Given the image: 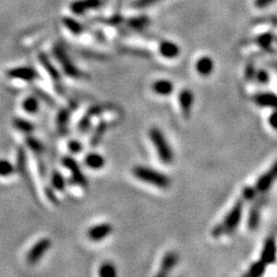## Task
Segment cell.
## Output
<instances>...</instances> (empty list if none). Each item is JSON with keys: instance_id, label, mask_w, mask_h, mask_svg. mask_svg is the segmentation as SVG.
Returning <instances> with one entry per match:
<instances>
[{"instance_id": "15", "label": "cell", "mask_w": 277, "mask_h": 277, "mask_svg": "<svg viewBox=\"0 0 277 277\" xmlns=\"http://www.w3.org/2000/svg\"><path fill=\"white\" fill-rule=\"evenodd\" d=\"M254 102L259 107L277 110V93L273 92H260L254 94Z\"/></svg>"}, {"instance_id": "8", "label": "cell", "mask_w": 277, "mask_h": 277, "mask_svg": "<svg viewBox=\"0 0 277 277\" xmlns=\"http://www.w3.org/2000/svg\"><path fill=\"white\" fill-rule=\"evenodd\" d=\"M276 181H277V161L272 164V166L267 170V172H265L258 178L257 182L254 184V188L258 191V193L260 195H263L268 192Z\"/></svg>"}, {"instance_id": "29", "label": "cell", "mask_w": 277, "mask_h": 277, "mask_svg": "<svg viewBox=\"0 0 277 277\" xmlns=\"http://www.w3.org/2000/svg\"><path fill=\"white\" fill-rule=\"evenodd\" d=\"M268 266L266 265L264 262H262L261 260L254 262L249 268V271L247 273L248 276L251 277H260L263 276L266 273V270H267Z\"/></svg>"}, {"instance_id": "17", "label": "cell", "mask_w": 277, "mask_h": 277, "mask_svg": "<svg viewBox=\"0 0 277 277\" xmlns=\"http://www.w3.org/2000/svg\"><path fill=\"white\" fill-rule=\"evenodd\" d=\"M71 118V110L68 108H62L58 111L56 116L57 131L60 135L65 136L69 133V124Z\"/></svg>"}, {"instance_id": "3", "label": "cell", "mask_w": 277, "mask_h": 277, "mask_svg": "<svg viewBox=\"0 0 277 277\" xmlns=\"http://www.w3.org/2000/svg\"><path fill=\"white\" fill-rule=\"evenodd\" d=\"M133 175L141 182L158 189H167L170 186V179L167 175L150 166L136 165L133 168Z\"/></svg>"}, {"instance_id": "10", "label": "cell", "mask_w": 277, "mask_h": 277, "mask_svg": "<svg viewBox=\"0 0 277 277\" xmlns=\"http://www.w3.org/2000/svg\"><path fill=\"white\" fill-rule=\"evenodd\" d=\"M113 232V226L108 222L94 224L87 231L88 238L92 242H100L108 238Z\"/></svg>"}, {"instance_id": "26", "label": "cell", "mask_w": 277, "mask_h": 277, "mask_svg": "<svg viewBox=\"0 0 277 277\" xmlns=\"http://www.w3.org/2000/svg\"><path fill=\"white\" fill-rule=\"evenodd\" d=\"M25 144L29 150L33 153L35 156H41L45 151V146L37 138L33 137L32 135L26 136L25 138Z\"/></svg>"}, {"instance_id": "5", "label": "cell", "mask_w": 277, "mask_h": 277, "mask_svg": "<svg viewBox=\"0 0 277 277\" xmlns=\"http://www.w3.org/2000/svg\"><path fill=\"white\" fill-rule=\"evenodd\" d=\"M54 56L59 62L60 66L66 76L73 79H79L83 77V73L81 72V70L72 62L70 57L67 55V52L61 46H56L54 47Z\"/></svg>"}, {"instance_id": "25", "label": "cell", "mask_w": 277, "mask_h": 277, "mask_svg": "<svg viewBox=\"0 0 277 277\" xmlns=\"http://www.w3.org/2000/svg\"><path fill=\"white\" fill-rule=\"evenodd\" d=\"M159 52L165 59H175L180 55V48L174 42L163 41L159 46Z\"/></svg>"}, {"instance_id": "36", "label": "cell", "mask_w": 277, "mask_h": 277, "mask_svg": "<svg viewBox=\"0 0 277 277\" xmlns=\"http://www.w3.org/2000/svg\"><path fill=\"white\" fill-rule=\"evenodd\" d=\"M268 123L274 131L277 132V110H273V112L269 115Z\"/></svg>"}, {"instance_id": "24", "label": "cell", "mask_w": 277, "mask_h": 277, "mask_svg": "<svg viewBox=\"0 0 277 277\" xmlns=\"http://www.w3.org/2000/svg\"><path fill=\"white\" fill-rule=\"evenodd\" d=\"M67 180L58 169L52 170L50 174V187L58 192H63L67 188Z\"/></svg>"}, {"instance_id": "14", "label": "cell", "mask_w": 277, "mask_h": 277, "mask_svg": "<svg viewBox=\"0 0 277 277\" xmlns=\"http://www.w3.org/2000/svg\"><path fill=\"white\" fill-rule=\"evenodd\" d=\"M102 112L103 107H101V106H92V107H91L78 121L77 131L80 134H87L91 130L92 119L94 117L101 115Z\"/></svg>"}, {"instance_id": "18", "label": "cell", "mask_w": 277, "mask_h": 277, "mask_svg": "<svg viewBox=\"0 0 277 277\" xmlns=\"http://www.w3.org/2000/svg\"><path fill=\"white\" fill-rule=\"evenodd\" d=\"M151 90L154 93L158 95H162V97H168V95L174 92L175 85L168 79H158L152 83Z\"/></svg>"}, {"instance_id": "21", "label": "cell", "mask_w": 277, "mask_h": 277, "mask_svg": "<svg viewBox=\"0 0 277 277\" xmlns=\"http://www.w3.org/2000/svg\"><path fill=\"white\" fill-rule=\"evenodd\" d=\"M13 126L17 132L25 136L32 135L35 131L34 123L24 117H15L13 119Z\"/></svg>"}, {"instance_id": "12", "label": "cell", "mask_w": 277, "mask_h": 277, "mask_svg": "<svg viewBox=\"0 0 277 277\" xmlns=\"http://www.w3.org/2000/svg\"><path fill=\"white\" fill-rule=\"evenodd\" d=\"M178 102L184 118H190L194 105V93L191 90H182L178 94Z\"/></svg>"}, {"instance_id": "7", "label": "cell", "mask_w": 277, "mask_h": 277, "mask_svg": "<svg viewBox=\"0 0 277 277\" xmlns=\"http://www.w3.org/2000/svg\"><path fill=\"white\" fill-rule=\"evenodd\" d=\"M38 61L40 63V65L44 68L46 73L49 76L52 84H54V88L58 93H63L64 92V85L62 81V75L59 72V70L56 68V66L50 62L48 57L46 54H39L38 56Z\"/></svg>"}, {"instance_id": "9", "label": "cell", "mask_w": 277, "mask_h": 277, "mask_svg": "<svg viewBox=\"0 0 277 277\" xmlns=\"http://www.w3.org/2000/svg\"><path fill=\"white\" fill-rule=\"evenodd\" d=\"M6 77L12 80H19L29 83L35 81L39 77V74L34 68L28 66H20L7 70Z\"/></svg>"}, {"instance_id": "28", "label": "cell", "mask_w": 277, "mask_h": 277, "mask_svg": "<svg viewBox=\"0 0 277 277\" xmlns=\"http://www.w3.org/2000/svg\"><path fill=\"white\" fill-rule=\"evenodd\" d=\"M99 4L100 0H79L72 4V10L76 14H81L88 9L98 7Z\"/></svg>"}, {"instance_id": "38", "label": "cell", "mask_w": 277, "mask_h": 277, "mask_svg": "<svg viewBox=\"0 0 277 277\" xmlns=\"http://www.w3.org/2000/svg\"><path fill=\"white\" fill-rule=\"evenodd\" d=\"M274 1H275V0H255V5L260 7V8H263V7H266Z\"/></svg>"}, {"instance_id": "27", "label": "cell", "mask_w": 277, "mask_h": 277, "mask_svg": "<svg viewBox=\"0 0 277 277\" xmlns=\"http://www.w3.org/2000/svg\"><path fill=\"white\" fill-rule=\"evenodd\" d=\"M17 173V165L7 158H0V178H9Z\"/></svg>"}, {"instance_id": "6", "label": "cell", "mask_w": 277, "mask_h": 277, "mask_svg": "<svg viewBox=\"0 0 277 277\" xmlns=\"http://www.w3.org/2000/svg\"><path fill=\"white\" fill-rule=\"evenodd\" d=\"M51 248V240L48 237H42L38 239L27 253L26 261L30 266L37 265L44 259L46 253Z\"/></svg>"}, {"instance_id": "35", "label": "cell", "mask_w": 277, "mask_h": 277, "mask_svg": "<svg viewBox=\"0 0 277 277\" xmlns=\"http://www.w3.org/2000/svg\"><path fill=\"white\" fill-rule=\"evenodd\" d=\"M259 44L263 48L269 49L272 44V36L270 34H264L259 38Z\"/></svg>"}, {"instance_id": "16", "label": "cell", "mask_w": 277, "mask_h": 277, "mask_svg": "<svg viewBox=\"0 0 277 277\" xmlns=\"http://www.w3.org/2000/svg\"><path fill=\"white\" fill-rule=\"evenodd\" d=\"M263 201L258 200V197L254 199L253 207L250 209L248 217V227L251 231H255L259 227L261 220V208L263 207Z\"/></svg>"}, {"instance_id": "1", "label": "cell", "mask_w": 277, "mask_h": 277, "mask_svg": "<svg viewBox=\"0 0 277 277\" xmlns=\"http://www.w3.org/2000/svg\"><path fill=\"white\" fill-rule=\"evenodd\" d=\"M244 201L242 198H239L235 201V204L227 212V215L224 217L223 221L212 228L211 236L214 238H219L222 235H229L236 231L238 226L240 225L242 217H243V209H244Z\"/></svg>"}, {"instance_id": "32", "label": "cell", "mask_w": 277, "mask_h": 277, "mask_svg": "<svg viewBox=\"0 0 277 277\" xmlns=\"http://www.w3.org/2000/svg\"><path fill=\"white\" fill-rule=\"evenodd\" d=\"M67 148H68V151L71 154L76 155V154H79V153L82 152L83 144L79 140H76V138H72V140L68 141Z\"/></svg>"}, {"instance_id": "23", "label": "cell", "mask_w": 277, "mask_h": 277, "mask_svg": "<svg viewBox=\"0 0 277 277\" xmlns=\"http://www.w3.org/2000/svg\"><path fill=\"white\" fill-rule=\"evenodd\" d=\"M109 129V123L105 120H101L97 125H95L94 130L92 134L90 144L92 147H97L103 140L105 134L107 133Z\"/></svg>"}, {"instance_id": "2", "label": "cell", "mask_w": 277, "mask_h": 277, "mask_svg": "<svg viewBox=\"0 0 277 277\" xmlns=\"http://www.w3.org/2000/svg\"><path fill=\"white\" fill-rule=\"evenodd\" d=\"M148 136L155 149L159 161L166 165L172 164L175 159V153L162 131L157 126H153L149 130Z\"/></svg>"}, {"instance_id": "30", "label": "cell", "mask_w": 277, "mask_h": 277, "mask_svg": "<svg viewBox=\"0 0 277 277\" xmlns=\"http://www.w3.org/2000/svg\"><path fill=\"white\" fill-rule=\"evenodd\" d=\"M98 274L100 277H115L117 275L116 266L111 262H105L99 267Z\"/></svg>"}, {"instance_id": "34", "label": "cell", "mask_w": 277, "mask_h": 277, "mask_svg": "<svg viewBox=\"0 0 277 277\" xmlns=\"http://www.w3.org/2000/svg\"><path fill=\"white\" fill-rule=\"evenodd\" d=\"M254 78L257 79V81L262 85L268 84L269 81H270V75L268 74V72L265 71V70H259V71L255 72Z\"/></svg>"}, {"instance_id": "22", "label": "cell", "mask_w": 277, "mask_h": 277, "mask_svg": "<svg viewBox=\"0 0 277 277\" xmlns=\"http://www.w3.org/2000/svg\"><path fill=\"white\" fill-rule=\"evenodd\" d=\"M215 69V64L209 57H202L195 64V70L200 76L208 77Z\"/></svg>"}, {"instance_id": "37", "label": "cell", "mask_w": 277, "mask_h": 277, "mask_svg": "<svg viewBox=\"0 0 277 277\" xmlns=\"http://www.w3.org/2000/svg\"><path fill=\"white\" fill-rule=\"evenodd\" d=\"M158 1H161V0H138V1L135 3V5L136 7L143 8V7H147L149 5H151L155 2H158Z\"/></svg>"}, {"instance_id": "19", "label": "cell", "mask_w": 277, "mask_h": 277, "mask_svg": "<svg viewBox=\"0 0 277 277\" xmlns=\"http://www.w3.org/2000/svg\"><path fill=\"white\" fill-rule=\"evenodd\" d=\"M83 162L85 166L92 170H100L105 167L106 159L99 152H89L84 156Z\"/></svg>"}, {"instance_id": "33", "label": "cell", "mask_w": 277, "mask_h": 277, "mask_svg": "<svg viewBox=\"0 0 277 277\" xmlns=\"http://www.w3.org/2000/svg\"><path fill=\"white\" fill-rule=\"evenodd\" d=\"M34 92H35V94L37 95V97L41 100V101H44V102H46L48 106H54L55 105V100L52 99L50 95L47 93V92H46L45 91H42V90H40V89H35L34 90Z\"/></svg>"}, {"instance_id": "11", "label": "cell", "mask_w": 277, "mask_h": 277, "mask_svg": "<svg viewBox=\"0 0 277 277\" xmlns=\"http://www.w3.org/2000/svg\"><path fill=\"white\" fill-rule=\"evenodd\" d=\"M260 260L264 262L267 266L273 265L276 262L277 260V241L275 237L269 236L267 239L265 240L263 244V248H262Z\"/></svg>"}, {"instance_id": "31", "label": "cell", "mask_w": 277, "mask_h": 277, "mask_svg": "<svg viewBox=\"0 0 277 277\" xmlns=\"http://www.w3.org/2000/svg\"><path fill=\"white\" fill-rule=\"evenodd\" d=\"M241 195H242V199L248 202V201H254L260 194L258 193V191L255 190L254 186H247L243 188Z\"/></svg>"}, {"instance_id": "13", "label": "cell", "mask_w": 277, "mask_h": 277, "mask_svg": "<svg viewBox=\"0 0 277 277\" xmlns=\"http://www.w3.org/2000/svg\"><path fill=\"white\" fill-rule=\"evenodd\" d=\"M179 263V255L176 252H167L162 259L159 270L156 273L157 277H165L170 274Z\"/></svg>"}, {"instance_id": "4", "label": "cell", "mask_w": 277, "mask_h": 277, "mask_svg": "<svg viewBox=\"0 0 277 277\" xmlns=\"http://www.w3.org/2000/svg\"><path fill=\"white\" fill-rule=\"evenodd\" d=\"M63 166L67 168L70 173V181L77 187L81 189H87L89 187V181L87 176L81 170V167L77 161L70 155H66L62 158Z\"/></svg>"}, {"instance_id": "20", "label": "cell", "mask_w": 277, "mask_h": 277, "mask_svg": "<svg viewBox=\"0 0 277 277\" xmlns=\"http://www.w3.org/2000/svg\"><path fill=\"white\" fill-rule=\"evenodd\" d=\"M23 111L29 115H36L40 111V99L36 94H30L21 104Z\"/></svg>"}]
</instances>
